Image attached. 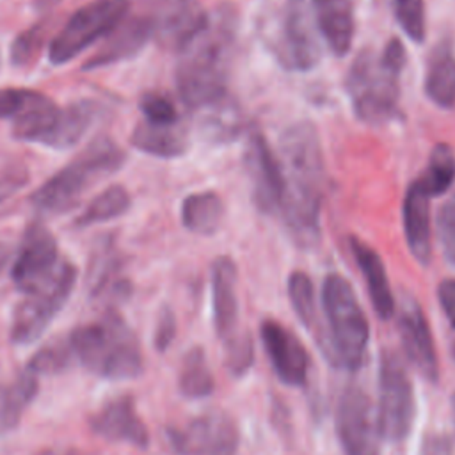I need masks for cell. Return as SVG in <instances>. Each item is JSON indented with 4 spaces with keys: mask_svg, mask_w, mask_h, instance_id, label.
<instances>
[{
    "mask_svg": "<svg viewBox=\"0 0 455 455\" xmlns=\"http://www.w3.org/2000/svg\"><path fill=\"white\" fill-rule=\"evenodd\" d=\"M316 20L329 50L338 57L347 55L355 32L354 0H316Z\"/></svg>",
    "mask_w": 455,
    "mask_h": 455,
    "instance_id": "cb8c5ba5",
    "label": "cell"
},
{
    "mask_svg": "<svg viewBox=\"0 0 455 455\" xmlns=\"http://www.w3.org/2000/svg\"><path fill=\"white\" fill-rule=\"evenodd\" d=\"M121 267V256L114 240L110 236L101 240L92 252L87 272L91 295L96 299H126L130 293V283L123 277Z\"/></svg>",
    "mask_w": 455,
    "mask_h": 455,
    "instance_id": "7402d4cb",
    "label": "cell"
},
{
    "mask_svg": "<svg viewBox=\"0 0 455 455\" xmlns=\"http://www.w3.org/2000/svg\"><path fill=\"white\" fill-rule=\"evenodd\" d=\"M279 64L290 71H309L320 57L316 0H286L270 41Z\"/></svg>",
    "mask_w": 455,
    "mask_h": 455,
    "instance_id": "52a82bcc",
    "label": "cell"
},
{
    "mask_svg": "<svg viewBox=\"0 0 455 455\" xmlns=\"http://www.w3.org/2000/svg\"><path fill=\"white\" fill-rule=\"evenodd\" d=\"M73 354L68 338L52 341L50 345L39 348L34 357L28 361L27 370L32 373H57L66 370L73 363Z\"/></svg>",
    "mask_w": 455,
    "mask_h": 455,
    "instance_id": "d590c367",
    "label": "cell"
},
{
    "mask_svg": "<svg viewBox=\"0 0 455 455\" xmlns=\"http://www.w3.org/2000/svg\"><path fill=\"white\" fill-rule=\"evenodd\" d=\"M68 341L73 359L101 379L126 380L142 371L139 338L116 311L76 327L69 332Z\"/></svg>",
    "mask_w": 455,
    "mask_h": 455,
    "instance_id": "277c9868",
    "label": "cell"
},
{
    "mask_svg": "<svg viewBox=\"0 0 455 455\" xmlns=\"http://www.w3.org/2000/svg\"><path fill=\"white\" fill-rule=\"evenodd\" d=\"M176 336V318L169 307L160 311L156 329H155V348L158 352H165Z\"/></svg>",
    "mask_w": 455,
    "mask_h": 455,
    "instance_id": "60d3db41",
    "label": "cell"
},
{
    "mask_svg": "<svg viewBox=\"0 0 455 455\" xmlns=\"http://www.w3.org/2000/svg\"><path fill=\"white\" fill-rule=\"evenodd\" d=\"M44 92L27 87H2L0 89V119L14 121L25 114L34 103L43 98Z\"/></svg>",
    "mask_w": 455,
    "mask_h": 455,
    "instance_id": "74e56055",
    "label": "cell"
},
{
    "mask_svg": "<svg viewBox=\"0 0 455 455\" xmlns=\"http://www.w3.org/2000/svg\"><path fill=\"white\" fill-rule=\"evenodd\" d=\"M62 261L64 258L59 254L52 231L39 220L30 222L21 236L11 279L20 291L30 293L46 284L57 274Z\"/></svg>",
    "mask_w": 455,
    "mask_h": 455,
    "instance_id": "7c38bea8",
    "label": "cell"
},
{
    "mask_svg": "<svg viewBox=\"0 0 455 455\" xmlns=\"http://www.w3.org/2000/svg\"><path fill=\"white\" fill-rule=\"evenodd\" d=\"M36 455H87V453L75 448H44Z\"/></svg>",
    "mask_w": 455,
    "mask_h": 455,
    "instance_id": "f6af8a7d",
    "label": "cell"
},
{
    "mask_svg": "<svg viewBox=\"0 0 455 455\" xmlns=\"http://www.w3.org/2000/svg\"><path fill=\"white\" fill-rule=\"evenodd\" d=\"M206 14L196 0H156L153 30L162 44L180 50L203 27Z\"/></svg>",
    "mask_w": 455,
    "mask_h": 455,
    "instance_id": "ffe728a7",
    "label": "cell"
},
{
    "mask_svg": "<svg viewBox=\"0 0 455 455\" xmlns=\"http://www.w3.org/2000/svg\"><path fill=\"white\" fill-rule=\"evenodd\" d=\"M279 153L286 183L279 215L299 247H315L320 240L325 192V164L316 126L309 121L290 124L281 135Z\"/></svg>",
    "mask_w": 455,
    "mask_h": 455,
    "instance_id": "6da1fadb",
    "label": "cell"
},
{
    "mask_svg": "<svg viewBox=\"0 0 455 455\" xmlns=\"http://www.w3.org/2000/svg\"><path fill=\"white\" fill-rule=\"evenodd\" d=\"M27 181V171L21 167H9L0 171V203L5 201L11 194L21 188Z\"/></svg>",
    "mask_w": 455,
    "mask_h": 455,
    "instance_id": "7bdbcfd3",
    "label": "cell"
},
{
    "mask_svg": "<svg viewBox=\"0 0 455 455\" xmlns=\"http://www.w3.org/2000/svg\"><path fill=\"white\" fill-rule=\"evenodd\" d=\"M9 258H11V249H9V245L4 243V242H0V274H2V270L5 268Z\"/></svg>",
    "mask_w": 455,
    "mask_h": 455,
    "instance_id": "7dc6e473",
    "label": "cell"
},
{
    "mask_svg": "<svg viewBox=\"0 0 455 455\" xmlns=\"http://www.w3.org/2000/svg\"><path fill=\"white\" fill-rule=\"evenodd\" d=\"M398 331L405 348V355L414 368L430 382L439 379V363L434 338L427 316L419 304L411 297H403L398 313Z\"/></svg>",
    "mask_w": 455,
    "mask_h": 455,
    "instance_id": "9a60e30c",
    "label": "cell"
},
{
    "mask_svg": "<svg viewBox=\"0 0 455 455\" xmlns=\"http://www.w3.org/2000/svg\"><path fill=\"white\" fill-rule=\"evenodd\" d=\"M336 430L345 455H379L377 407L364 389L348 386L339 396Z\"/></svg>",
    "mask_w": 455,
    "mask_h": 455,
    "instance_id": "4fadbf2b",
    "label": "cell"
},
{
    "mask_svg": "<svg viewBox=\"0 0 455 455\" xmlns=\"http://www.w3.org/2000/svg\"><path fill=\"white\" fill-rule=\"evenodd\" d=\"M414 414L416 402L409 370L395 350H382L377 405L380 435L391 443H400L409 435Z\"/></svg>",
    "mask_w": 455,
    "mask_h": 455,
    "instance_id": "9c48e42d",
    "label": "cell"
},
{
    "mask_svg": "<svg viewBox=\"0 0 455 455\" xmlns=\"http://www.w3.org/2000/svg\"><path fill=\"white\" fill-rule=\"evenodd\" d=\"M226 361H228V368L235 373V375H242L243 371L249 370V366L252 364V339L251 334L242 332L240 336H236L231 343L226 345Z\"/></svg>",
    "mask_w": 455,
    "mask_h": 455,
    "instance_id": "ab89813d",
    "label": "cell"
},
{
    "mask_svg": "<svg viewBox=\"0 0 455 455\" xmlns=\"http://www.w3.org/2000/svg\"><path fill=\"white\" fill-rule=\"evenodd\" d=\"M89 425L92 432L108 441H123L137 448H146L149 443L148 427L140 419L130 395H121L105 402L91 416Z\"/></svg>",
    "mask_w": 455,
    "mask_h": 455,
    "instance_id": "e0dca14e",
    "label": "cell"
},
{
    "mask_svg": "<svg viewBox=\"0 0 455 455\" xmlns=\"http://www.w3.org/2000/svg\"><path fill=\"white\" fill-rule=\"evenodd\" d=\"M453 409H455V396H453Z\"/></svg>",
    "mask_w": 455,
    "mask_h": 455,
    "instance_id": "c3c4849f",
    "label": "cell"
},
{
    "mask_svg": "<svg viewBox=\"0 0 455 455\" xmlns=\"http://www.w3.org/2000/svg\"><path fill=\"white\" fill-rule=\"evenodd\" d=\"M62 2H64V0H34L32 5H34V9H36L37 12H46V11L57 7V5L62 4Z\"/></svg>",
    "mask_w": 455,
    "mask_h": 455,
    "instance_id": "bcb514c9",
    "label": "cell"
},
{
    "mask_svg": "<svg viewBox=\"0 0 455 455\" xmlns=\"http://www.w3.org/2000/svg\"><path fill=\"white\" fill-rule=\"evenodd\" d=\"M212 306L217 336L224 347L240 336L236 265L229 256H219L212 265Z\"/></svg>",
    "mask_w": 455,
    "mask_h": 455,
    "instance_id": "ac0fdd59",
    "label": "cell"
},
{
    "mask_svg": "<svg viewBox=\"0 0 455 455\" xmlns=\"http://www.w3.org/2000/svg\"><path fill=\"white\" fill-rule=\"evenodd\" d=\"M98 112L100 105L92 100H80L69 103L68 107H60L55 128L46 140V148L68 149L78 144L85 132L92 126Z\"/></svg>",
    "mask_w": 455,
    "mask_h": 455,
    "instance_id": "484cf974",
    "label": "cell"
},
{
    "mask_svg": "<svg viewBox=\"0 0 455 455\" xmlns=\"http://www.w3.org/2000/svg\"><path fill=\"white\" fill-rule=\"evenodd\" d=\"M350 249L354 259L366 281V290L371 300V306L379 318L387 320L395 313V299L386 274V267L380 256L361 238L350 236Z\"/></svg>",
    "mask_w": 455,
    "mask_h": 455,
    "instance_id": "603a6c76",
    "label": "cell"
},
{
    "mask_svg": "<svg viewBox=\"0 0 455 455\" xmlns=\"http://www.w3.org/2000/svg\"><path fill=\"white\" fill-rule=\"evenodd\" d=\"M139 110L146 123L158 126L178 124V110L174 103L162 92H144L139 100Z\"/></svg>",
    "mask_w": 455,
    "mask_h": 455,
    "instance_id": "8d00e7d4",
    "label": "cell"
},
{
    "mask_svg": "<svg viewBox=\"0 0 455 455\" xmlns=\"http://www.w3.org/2000/svg\"><path fill=\"white\" fill-rule=\"evenodd\" d=\"M403 235L407 247L414 259L421 265H428L432 256V224H430V196L423 185L412 181L402 204Z\"/></svg>",
    "mask_w": 455,
    "mask_h": 455,
    "instance_id": "44dd1931",
    "label": "cell"
},
{
    "mask_svg": "<svg viewBox=\"0 0 455 455\" xmlns=\"http://www.w3.org/2000/svg\"><path fill=\"white\" fill-rule=\"evenodd\" d=\"M130 0H91L73 12L48 44V59L60 66L107 37L128 14Z\"/></svg>",
    "mask_w": 455,
    "mask_h": 455,
    "instance_id": "ba28073f",
    "label": "cell"
},
{
    "mask_svg": "<svg viewBox=\"0 0 455 455\" xmlns=\"http://www.w3.org/2000/svg\"><path fill=\"white\" fill-rule=\"evenodd\" d=\"M405 68V48L398 37L386 43L380 53L361 50L347 73V92L354 114L368 124L393 121L400 103V76Z\"/></svg>",
    "mask_w": 455,
    "mask_h": 455,
    "instance_id": "3957f363",
    "label": "cell"
},
{
    "mask_svg": "<svg viewBox=\"0 0 455 455\" xmlns=\"http://www.w3.org/2000/svg\"><path fill=\"white\" fill-rule=\"evenodd\" d=\"M265 352L277 377L288 386H302L307 377V352L300 339L275 320H263L259 327Z\"/></svg>",
    "mask_w": 455,
    "mask_h": 455,
    "instance_id": "2e32d148",
    "label": "cell"
},
{
    "mask_svg": "<svg viewBox=\"0 0 455 455\" xmlns=\"http://www.w3.org/2000/svg\"><path fill=\"white\" fill-rule=\"evenodd\" d=\"M126 153L108 137L94 139L69 164L48 178L30 197L43 215H60L75 208L84 194L123 167Z\"/></svg>",
    "mask_w": 455,
    "mask_h": 455,
    "instance_id": "5b68a950",
    "label": "cell"
},
{
    "mask_svg": "<svg viewBox=\"0 0 455 455\" xmlns=\"http://www.w3.org/2000/svg\"><path fill=\"white\" fill-rule=\"evenodd\" d=\"M425 92L441 108L455 107V53L450 41L437 44L428 59Z\"/></svg>",
    "mask_w": 455,
    "mask_h": 455,
    "instance_id": "d4e9b609",
    "label": "cell"
},
{
    "mask_svg": "<svg viewBox=\"0 0 455 455\" xmlns=\"http://www.w3.org/2000/svg\"><path fill=\"white\" fill-rule=\"evenodd\" d=\"M213 375L206 363L204 350L201 347H192L181 359L178 387L187 398H204L213 391Z\"/></svg>",
    "mask_w": 455,
    "mask_h": 455,
    "instance_id": "4dcf8cb0",
    "label": "cell"
},
{
    "mask_svg": "<svg viewBox=\"0 0 455 455\" xmlns=\"http://www.w3.org/2000/svg\"><path fill=\"white\" fill-rule=\"evenodd\" d=\"M419 455H455V446L450 435L443 432H430L421 443Z\"/></svg>",
    "mask_w": 455,
    "mask_h": 455,
    "instance_id": "b9f144b4",
    "label": "cell"
},
{
    "mask_svg": "<svg viewBox=\"0 0 455 455\" xmlns=\"http://www.w3.org/2000/svg\"><path fill=\"white\" fill-rule=\"evenodd\" d=\"M46 36H48V25L43 21L21 30L12 39L11 48H9L11 64L16 68H27V66L34 64L36 59L39 57V53L43 52Z\"/></svg>",
    "mask_w": 455,
    "mask_h": 455,
    "instance_id": "d6a6232c",
    "label": "cell"
},
{
    "mask_svg": "<svg viewBox=\"0 0 455 455\" xmlns=\"http://www.w3.org/2000/svg\"><path fill=\"white\" fill-rule=\"evenodd\" d=\"M167 441L178 455H235L238 428L231 416L210 411L167 430Z\"/></svg>",
    "mask_w": 455,
    "mask_h": 455,
    "instance_id": "8fae6325",
    "label": "cell"
},
{
    "mask_svg": "<svg viewBox=\"0 0 455 455\" xmlns=\"http://www.w3.org/2000/svg\"><path fill=\"white\" fill-rule=\"evenodd\" d=\"M37 375L25 370L12 384L0 389V430H11L20 423L25 409L37 395Z\"/></svg>",
    "mask_w": 455,
    "mask_h": 455,
    "instance_id": "f1b7e54d",
    "label": "cell"
},
{
    "mask_svg": "<svg viewBox=\"0 0 455 455\" xmlns=\"http://www.w3.org/2000/svg\"><path fill=\"white\" fill-rule=\"evenodd\" d=\"M322 304L336 363L357 370L368 345L370 325L354 288L343 275L329 274L322 286Z\"/></svg>",
    "mask_w": 455,
    "mask_h": 455,
    "instance_id": "8992f818",
    "label": "cell"
},
{
    "mask_svg": "<svg viewBox=\"0 0 455 455\" xmlns=\"http://www.w3.org/2000/svg\"><path fill=\"white\" fill-rule=\"evenodd\" d=\"M437 299L444 316L448 318L450 325L455 329V279L448 277L439 283Z\"/></svg>",
    "mask_w": 455,
    "mask_h": 455,
    "instance_id": "ee69618b",
    "label": "cell"
},
{
    "mask_svg": "<svg viewBox=\"0 0 455 455\" xmlns=\"http://www.w3.org/2000/svg\"><path fill=\"white\" fill-rule=\"evenodd\" d=\"M435 224L444 258L455 267V194L437 212Z\"/></svg>",
    "mask_w": 455,
    "mask_h": 455,
    "instance_id": "f35d334b",
    "label": "cell"
},
{
    "mask_svg": "<svg viewBox=\"0 0 455 455\" xmlns=\"http://www.w3.org/2000/svg\"><path fill=\"white\" fill-rule=\"evenodd\" d=\"M243 164L256 208L263 213H279L286 190L284 172L277 155L258 128L247 130Z\"/></svg>",
    "mask_w": 455,
    "mask_h": 455,
    "instance_id": "5bb4252c",
    "label": "cell"
},
{
    "mask_svg": "<svg viewBox=\"0 0 455 455\" xmlns=\"http://www.w3.org/2000/svg\"><path fill=\"white\" fill-rule=\"evenodd\" d=\"M76 267L64 258L57 274L46 284L25 293L27 297L16 306L12 315L11 341L16 345L36 341L68 302L76 284Z\"/></svg>",
    "mask_w": 455,
    "mask_h": 455,
    "instance_id": "30bf717a",
    "label": "cell"
},
{
    "mask_svg": "<svg viewBox=\"0 0 455 455\" xmlns=\"http://www.w3.org/2000/svg\"><path fill=\"white\" fill-rule=\"evenodd\" d=\"M400 28L414 43H423L427 34L425 2L423 0H389Z\"/></svg>",
    "mask_w": 455,
    "mask_h": 455,
    "instance_id": "e575fe53",
    "label": "cell"
},
{
    "mask_svg": "<svg viewBox=\"0 0 455 455\" xmlns=\"http://www.w3.org/2000/svg\"><path fill=\"white\" fill-rule=\"evenodd\" d=\"M453 355H455V347H453Z\"/></svg>",
    "mask_w": 455,
    "mask_h": 455,
    "instance_id": "681fc988",
    "label": "cell"
},
{
    "mask_svg": "<svg viewBox=\"0 0 455 455\" xmlns=\"http://www.w3.org/2000/svg\"><path fill=\"white\" fill-rule=\"evenodd\" d=\"M130 140L139 151L158 158H176L188 149V137L178 124L158 126L140 121L133 128Z\"/></svg>",
    "mask_w": 455,
    "mask_h": 455,
    "instance_id": "4316f807",
    "label": "cell"
},
{
    "mask_svg": "<svg viewBox=\"0 0 455 455\" xmlns=\"http://www.w3.org/2000/svg\"><path fill=\"white\" fill-rule=\"evenodd\" d=\"M180 215L181 224L190 233L210 236L220 228L224 217V204L219 194L212 190L196 192L183 199Z\"/></svg>",
    "mask_w": 455,
    "mask_h": 455,
    "instance_id": "83f0119b",
    "label": "cell"
},
{
    "mask_svg": "<svg viewBox=\"0 0 455 455\" xmlns=\"http://www.w3.org/2000/svg\"><path fill=\"white\" fill-rule=\"evenodd\" d=\"M155 36L153 21L148 16L124 18L84 64V69H98L135 57Z\"/></svg>",
    "mask_w": 455,
    "mask_h": 455,
    "instance_id": "d6986e66",
    "label": "cell"
},
{
    "mask_svg": "<svg viewBox=\"0 0 455 455\" xmlns=\"http://www.w3.org/2000/svg\"><path fill=\"white\" fill-rule=\"evenodd\" d=\"M430 197L443 196L455 181V153L446 142L432 148L425 172L418 178Z\"/></svg>",
    "mask_w": 455,
    "mask_h": 455,
    "instance_id": "1f68e13d",
    "label": "cell"
},
{
    "mask_svg": "<svg viewBox=\"0 0 455 455\" xmlns=\"http://www.w3.org/2000/svg\"><path fill=\"white\" fill-rule=\"evenodd\" d=\"M288 297L299 320L306 327H313L316 320V300L315 286L306 272L295 270L288 277Z\"/></svg>",
    "mask_w": 455,
    "mask_h": 455,
    "instance_id": "836d02e7",
    "label": "cell"
},
{
    "mask_svg": "<svg viewBox=\"0 0 455 455\" xmlns=\"http://www.w3.org/2000/svg\"><path fill=\"white\" fill-rule=\"evenodd\" d=\"M130 194L123 185H110L98 194L75 219V228H91L124 215L130 208Z\"/></svg>",
    "mask_w": 455,
    "mask_h": 455,
    "instance_id": "f546056e",
    "label": "cell"
},
{
    "mask_svg": "<svg viewBox=\"0 0 455 455\" xmlns=\"http://www.w3.org/2000/svg\"><path fill=\"white\" fill-rule=\"evenodd\" d=\"M235 41V12L220 7L208 12L203 27L178 50L176 89L190 110L204 112L229 100L228 80Z\"/></svg>",
    "mask_w": 455,
    "mask_h": 455,
    "instance_id": "7a4b0ae2",
    "label": "cell"
}]
</instances>
